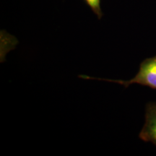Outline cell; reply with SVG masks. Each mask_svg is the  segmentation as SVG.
Segmentation results:
<instances>
[{
    "label": "cell",
    "instance_id": "6da1fadb",
    "mask_svg": "<svg viewBox=\"0 0 156 156\" xmlns=\"http://www.w3.org/2000/svg\"><path fill=\"white\" fill-rule=\"evenodd\" d=\"M80 78L85 80H98L106 82L116 83L124 87H128L132 84H139L156 90V55L153 57L147 58L143 60L140 65V69L135 77L132 78L130 80H109L104 78L92 77L87 75H79Z\"/></svg>",
    "mask_w": 156,
    "mask_h": 156
},
{
    "label": "cell",
    "instance_id": "7a4b0ae2",
    "mask_svg": "<svg viewBox=\"0 0 156 156\" xmlns=\"http://www.w3.org/2000/svg\"><path fill=\"white\" fill-rule=\"evenodd\" d=\"M139 137L144 142L156 146V102H149L145 109V122Z\"/></svg>",
    "mask_w": 156,
    "mask_h": 156
},
{
    "label": "cell",
    "instance_id": "3957f363",
    "mask_svg": "<svg viewBox=\"0 0 156 156\" xmlns=\"http://www.w3.org/2000/svg\"><path fill=\"white\" fill-rule=\"evenodd\" d=\"M88 7L96 15L98 20H101L103 17V12L101 7V0H84Z\"/></svg>",
    "mask_w": 156,
    "mask_h": 156
}]
</instances>
